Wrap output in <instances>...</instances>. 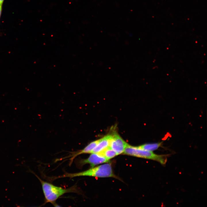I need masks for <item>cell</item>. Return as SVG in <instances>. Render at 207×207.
Instances as JSON below:
<instances>
[{"instance_id": "6da1fadb", "label": "cell", "mask_w": 207, "mask_h": 207, "mask_svg": "<svg viewBox=\"0 0 207 207\" xmlns=\"http://www.w3.org/2000/svg\"><path fill=\"white\" fill-rule=\"evenodd\" d=\"M90 176L97 177H116L110 164H104L93 167L87 170L74 173H66L57 178L69 177L72 178L79 176Z\"/></svg>"}, {"instance_id": "5b68a950", "label": "cell", "mask_w": 207, "mask_h": 207, "mask_svg": "<svg viewBox=\"0 0 207 207\" xmlns=\"http://www.w3.org/2000/svg\"><path fill=\"white\" fill-rule=\"evenodd\" d=\"M89 157L86 159L80 160L79 161L80 166L89 164L91 167L100 164L107 163L109 160L104 156L97 153H91Z\"/></svg>"}, {"instance_id": "8fae6325", "label": "cell", "mask_w": 207, "mask_h": 207, "mask_svg": "<svg viewBox=\"0 0 207 207\" xmlns=\"http://www.w3.org/2000/svg\"><path fill=\"white\" fill-rule=\"evenodd\" d=\"M4 0H0V5H2Z\"/></svg>"}, {"instance_id": "7a4b0ae2", "label": "cell", "mask_w": 207, "mask_h": 207, "mask_svg": "<svg viewBox=\"0 0 207 207\" xmlns=\"http://www.w3.org/2000/svg\"><path fill=\"white\" fill-rule=\"evenodd\" d=\"M35 175L41 183L45 198V203H50L55 205V201L64 194L70 192H76L77 191L76 187L72 186L67 189H64L45 181Z\"/></svg>"}, {"instance_id": "9c48e42d", "label": "cell", "mask_w": 207, "mask_h": 207, "mask_svg": "<svg viewBox=\"0 0 207 207\" xmlns=\"http://www.w3.org/2000/svg\"><path fill=\"white\" fill-rule=\"evenodd\" d=\"M97 154L104 156L109 160L118 155L110 147Z\"/></svg>"}, {"instance_id": "277c9868", "label": "cell", "mask_w": 207, "mask_h": 207, "mask_svg": "<svg viewBox=\"0 0 207 207\" xmlns=\"http://www.w3.org/2000/svg\"><path fill=\"white\" fill-rule=\"evenodd\" d=\"M128 144L117 134L111 135L110 147L119 155L123 153Z\"/></svg>"}, {"instance_id": "30bf717a", "label": "cell", "mask_w": 207, "mask_h": 207, "mask_svg": "<svg viewBox=\"0 0 207 207\" xmlns=\"http://www.w3.org/2000/svg\"><path fill=\"white\" fill-rule=\"evenodd\" d=\"M2 5H0V18L1 14V13L2 11Z\"/></svg>"}, {"instance_id": "52a82bcc", "label": "cell", "mask_w": 207, "mask_h": 207, "mask_svg": "<svg viewBox=\"0 0 207 207\" xmlns=\"http://www.w3.org/2000/svg\"><path fill=\"white\" fill-rule=\"evenodd\" d=\"M99 141V139L94 141L90 143L83 149L75 152L72 156L70 159L71 162L77 156L82 154L91 153V152L97 145Z\"/></svg>"}, {"instance_id": "3957f363", "label": "cell", "mask_w": 207, "mask_h": 207, "mask_svg": "<svg viewBox=\"0 0 207 207\" xmlns=\"http://www.w3.org/2000/svg\"><path fill=\"white\" fill-rule=\"evenodd\" d=\"M124 154L150 159L157 161L162 164H165L167 160L166 155H159L149 151L132 146L128 144L123 153Z\"/></svg>"}, {"instance_id": "ba28073f", "label": "cell", "mask_w": 207, "mask_h": 207, "mask_svg": "<svg viewBox=\"0 0 207 207\" xmlns=\"http://www.w3.org/2000/svg\"><path fill=\"white\" fill-rule=\"evenodd\" d=\"M162 142L147 143L137 147L145 150L153 151L158 149L162 145Z\"/></svg>"}, {"instance_id": "8992f818", "label": "cell", "mask_w": 207, "mask_h": 207, "mask_svg": "<svg viewBox=\"0 0 207 207\" xmlns=\"http://www.w3.org/2000/svg\"><path fill=\"white\" fill-rule=\"evenodd\" d=\"M111 135H108L100 139L91 153H98L109 147Z\"/></svg>"}]
</instances>
